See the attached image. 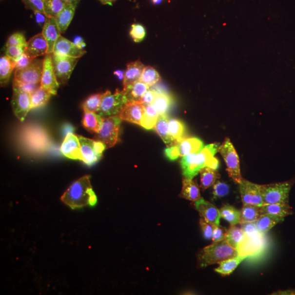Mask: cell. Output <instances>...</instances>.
<instances>
[{"mask_svg": "<svg viewBox=\"0 0 295 295\" xmlns=\"http://www.w3.org/2000/svg\"><path fill=\"white\" fill-rule=\"evenodd\" d=\"M219 146L216 143L208 144L201 151L183 157L180 164L185 178L193 179L203 168L208 167L216 170L219 160L215 157Z\"/></svg>", "mask_w": 295, "mask_h": 295, "instance_id": "cell-1", "label": "cell"}, {"mask_svg": "<svg viewBox=\"0 0 295 295\" xmlns=\"http://www.w3.org/2000/svg\"><path fill=\"white\" fill-rule=\"evenodd\" d=\"M90 178V177L87 175L75 181L63 193L61 200L72 209L96 205L98 198Z\"/></svg>", "mask_w": 295, "mask_h": 295, "instance_id": "cell-2", "label": "cell"}, {"mask_svg": "<svg viewBox=\"0 0 295 295\" xmlns=\"http://www.w3.org/2000/svg\"><path fill=\"white\" fill-rule=\"evenodd\" d=\"M238 256L237 251L224 239L213 242L199 251L197 254V265L201 268L206 267Z\"/></svg>", "mask_w": 295, "mask_h": 295, "instance_id": "cell-3", "label": "cell"}, {"mask_svg": "<svg viewBox=\"0 0 295 295\" xmlns=\"http://www.w3.org/2000/svg\"><path fill=\"white\" fill-rule=\"evenodd\" d=\"M293 180L283 182L260 185V190L264 205L289 202L290 190Z\"/></svg>", "mask_w": 295, "mask_h": 295, "instance_id": "cell-4", "label": "cell"}, {"mask_svg": "<svg viewBox=\"0 0 295 295\" xmlns=\"http://www.w3.org/2000/svg\"><path fill=\"white\" fill-rule=\"evenodd\" d=\"M128 102L123 90L117 89L114 94L107 91L104 93L100 107L97 113L103 118L118 116Z\"/></svg>", "mask_w": 295, "mask_h": 295, "instance_id": "cell-5", "label": "cell"}, {"mask_svg": "<svg viewBox=\"0 0 295 295\" xmlns=\"http://www.w3.org/2000/svg\"><path fill=\"white\" fill-rule=\"evenodd\" d=\"M217 151L224 158L229 176L235 183L239 184L243 178L240 174L239 157L229 138H225Z\"/></svg>", "mask_w": 295, "mask_h": 295, "instance_id": "cell-6", "label": "cell"}, {"mask_svg": "<svg viewBox=\"0 0 295 295\" xmlns=\"http://www.w3.org/2000/svg\"><path fill=\"white\" fill-rule=\"evenodd\" d=\"M121 119L119 116L104 118L102 128L95 136V140L103 143L106 148L115 146L119 139Z\"/></svg>", "mask_w": 295, "mask_h": 295, "instance_id": "cell-7", "label": "cell"}, {"mask_svg": "<svg viewBox=\"0 0 295 295\" xmlns=\"http://www.w3.org/2000/svg\"><path fill=\"white\" fill-rule=\"evenodd\" d=\"M78 136L80 146L81 159L86 165L92 166L98 162L106 148L105 145L96 140Z\"/></svg>", "mask_w": 295, "mask_h": 295, "instance_id": "cell-8", "label": "cell"}, {"mask_svg": "<svg viewBox=\"0 0 295 295\" xmlns=\"http://www.w3.org/2000/svg\"><path fill=\"white\" fill-rule=\"evenodd\" d=\"M52 65L58 83L66 84L69 81L80 58L56 55L51 54Z\"/></svg>", "mask_w": 295, "mask_h": 295, "instance_id": "cell-9", "label": "cell"}, {"mask_svg": "<svg viewBox=\"0 0 295 295\" xmlns=\"http://www.w3.org/2000/svg\"><path fill=\"white\" fill-rule=\"evenodd\" d=\"M22 138L26 146L35 151H44L49 145L47 134L38 127H28L22 132Z\"/></svg>", "mask_w": 295, "mask_h": 295, "instance_id": "cell-10", "label": "cell"}, {"mask_svg": "<svg viewBox=\"0 0 295 295\" xmlns=\"http://www.w3.org/2000/svg\"><path fill=\"white\" fill-rule=\"evenodd\" d=\"M43 65V60L36 58L24 69L16 70L14 79L25 83H40Z\"/></svg>", "mask_w": 295, "mask_h": 295, "instance_id": "cell-11", "label": "cell"}, {"mask_svg": "<svg viewBox=\"0 0 295 295\" xmlns=\"http://www.w3.org/2000/svg\"><path fill=\"white\" fill-rule=\"evenodd\" d=\"M267 246L265 235L259 237H250L246 235V238L238 246V256L249 257L257 256L264 251Z\"/></svg>", "mask_w": 295, "mask_h": 295, "instance_id": "cell-12", "label": "cell"}, {"mask_svg": "<svg viewBox=\"0 0 295 295\" xmlns=\"http://www.w3.org/2000/svg\"><path fill=\"white\" fill-rule=\"evenodd\" d=\"M239 184L240 196L243 205L257 206L264 205L260 190V185L243 179Z\"/></svg>", "mask_w": 295, "mask_h": 295, "instance_id": "cell-13", "label": "cell"}, {"mask_svg": "<svg viewBox=\"0 0 295 295\" xmlns=\"http://www.w3.org/2000/svg\"><path fill=\"white\" fill-rule=\"evenodd\" d=\"M11 104L15 116L21 121H24L31 110V94L13 89Z\"/></svg>", "mask_w": 295, "mask_h": 295, "instance_id": "cell-14", "label": "cell"}, {"mask_svg": "<svg viewBox=\"0 0 295 295\" xmlns=\"http://www.w3.org/2000/svg\"><path fill=\"white\" fill-rule=\"evenodd\" d=\"M40 86L47 90L52 95L57 94L60 84H59L54 73L51 54H47L43 59V71L40 80Z\"/></svg>", "mask_w": 295, "mask_h": 295, "instance_id": "cell-15", "label": "cell"}, {"mask_svg": "<svg viewBox=\"0 0 295 295\" xmlns=\"http://www.w3.org/2000/svg\"><path fill=\"white\" fill-rule=\"evenodd\" d=\"M145 112V106L140 101L127 103L122 109L119 116L122 120L140 125Z\"/></svg>", "mask_w": 295, "mask_h": 295, "instance_id": "cell-16", "label": "cell"}, {"mask_svg": "<svg viewBox=\"0 0 295 295\" xmlns=\"http://www.w3.org/2000/svg\"><path fill=\"white\" fill-rule=\"evenodd\" d=\"M194 206L203 219L212 225H219L220 210L213 204L201 198L195 201Z\"/></svg>", "mask_w": 295, "mask_h": 295, "instance_id": "cell-17", "label": "cell"}, {"mask_svg": "<svg viewBox=\"0 0 295 295\" xmlns=\"http://www.w3.org/2000/svg\"><path fill=\"white\" fill-rule=\"evenodd\" d=\"M86 51L79 48L74 43L60 36L54 45L53 53L56 55L80 58Z\"/></svg>", "mask_w": 295, "mask_h": 295, "instance_id": "cell-18", "label": "cell"}, {"mask_svg": "<svg viewBox=\"0 0 295 295\" xmlns=\"http://www.w3.org/2000/svg\"><path fill=\"white\" fill-rule=\"evenodd\" d=\"M60 151L66 157L81 161L80 146L78 136L72 133L67 134L61 144Z\"/></svg>", "mask_w": 295, "mask_h": 295, "instance_id": "cell-19", "label": "cell"}, {"mask_svg": "<svg viewBox=\"0 0 295 295\" xmlns=\"http://www.w3.org/2000/svg\"><path fill=\"white\" fill-rule=\"evenodd\" d=\"M48 45L42 33L34 36L27 42L25 52L31 57L36 59L39 57L46 56Z\"/></svg>", "mask_w": 295, "mask_h": 295, "instance_id": "cell-20", "label": "cell"}, {"mask_svg": "<svg viewBox=\"0 0 295 295\" xmlns=\"http://www.w3.org/2000/svg\"><path fill=\"white\" fill-rule=\"evenodd\" d=\"M42 34L48 43L47 54H51L53 52L54 45L61 34L55 18L47 17L43 25Z\"/></svg>", "mask_w": 295, "mask_h": 295, "instance_id": "cell-21", "label": "cell"}, {"mask_svg": "<svg viewBox=\"0 0 295 295\" xmlns=\"http://www.w3.org/2000/svg\"><path fill=\"white\" fill-rule=\"evenodd\" d=\"M175 145L178 150L179 157H184L189 154L198 153L204 148L202 140L197 138H184Z\"/></svg>", "mask_w": 295, "mask_h": 295, "instance_id": "cell-22", "label": "cell"}, {"mask_svg": "<svg viewBox=\"0 0 295 295\" xmlns=\"http://www.w3.org/2000/svg\"><path fill=\"white\" fill-rule=\"evenodd\" d=\"M145 66L139 60L129 63L123 80L124 88L139 80Z\"/></svg>", "mask_w": 295, "mask_h": 295, "instance_id": "cell-23", "label": "cell"}, {"mask_svg": "<svg viewBox=\"0 0 295 295\" xmlns=\"http://www.w3.org/2000/svg\"><path fill=\"white\" fill-rule=\"evenodd\" d=\"M261 215H272L281 217L292 215L293 211L289 202L284 203L267 204L260 207Z\"/></svg>", "mask_w": 295, "mask_h": 295, "instance_id": "cell-24", "label": "cell"}, {"mask_svg": "<svg viewBox=\"0 0 295 295\" xmlns=\"http://www.w3.org/2000/svg\"><path fill=\"white\" fill-rule=\"evenodd\" d=\"M103 119L97 113L84 111L81 124L89 132L97 134L102 128Z\"/></svg>", "mask_w": 295, "mask_h": 295, "instance_id": "cell-25", "label": "cell"}, {"mask_svg": "<svg viewBox=\"0 0 295 295\" xmlns=\"http://www.w3.org/2000/svg\"><path fill=\"white\" fill-rule=\"evenodd\" d=\"M149 89V86L138 80L124 87V92L129 102L140 101L145 93Z\"/></svg>", "mask_w": 295, "mask_h": 295, "instance_id": "cell-26", "label": "cell"}, {"mask_svg": "<svg viewBox=\"0 0 295 295\" xmlns=\"http://www.w3.org/2000/svg\"><path fill=\"white\" fill-rule=\"evenodd\" d=\"M179 197L192 201H196L201 198L200 191L197 181L193 179L184 178Z\"/></svg>", "mask_w": 295, "mask_h": 295, "instance_id": "cell-27", "label": "cell"}, {"mask_svg": "<svg viewBox=\"0 0 295 295\" xmlns=\"http://www.w3.org/2000/svg\"><path fill=\"white\" fill-rule=\"evenodd\" d=\"M169 120V118L167 115H159L154 129L163 141L171 146H173L174 143L170 134Z\"/></svg>", "mask_w": 295, "mask_h": 295, "instance_id": "cell-28", "label": "cell"}, {"mask_svg": "<svg viewBox=\"0 0 295 295\" xmlns=\"http://www.w3.org/2000/svg\"><path fill=\"white\" fill-rule=\"evenodd\" d=\"M76 7L66 4L63 10L55 18L61 34L65 33L75 15Z\"/></svg>", "mask_w": 295, "mask_h": 295, "instance_id": "cell-29", "label": "cell"}, {"mask_svg": "<svg viewBox=\"0 0 295 295\" xmlns=\"http://www.w3.org/2000/svg\"><path fill=\"white\" fill-rule=\"evenodd\" d=\"M16 68V61L6 56L0 59V83L5 87L10 80L12 72Z\"/></svg>", "mask_w": 295, "mask_h": 295, "instance_id": "cell-30", "label": "cell"}, {"mask_svg": "<svg viewBox=\"0 0 295 295\" xmlns=\"http://www.w3.org/2000/svg\"><path fill=\"white\" fill-rule=\"evenodd\" d=\"M283 217L272 215H262L255 221L257 229L262 234L266 233L274 227L283 220Z\"/></svg>", "mask_w": 295, "mask_h": 295, "instance_id": "cell-31", "label": "cell"}, {"mask_svg": "<svg viewBox=\"0 0 295 295\" xmlns=\"http://www.w3.org/2000/svg\"><path fill=\"white\" fill-rule=\"evenodd\" d=\"M169 131L174 144L180 142L185 138L187 129L183 122L175 118H171L169 120Z\"/></svg>", "mask_w": 295, "mask_h": 295, "instance_id": "cell-32", "label": "cell"}, {"mask_svg": "<svg viewBox=\"0 0 295 295\" xmlns=\"http://www.w3.org/2000/svg\"><path fill=\"white\" fill-rule=\"evenodd\" d=\"M246 258V256H238L222 261L219 263V267L215 269V271L224 276L229 275Z\"/></svg>", "mask_w": 295, "mask_h": 295, "instance_id": "cell-33", "label": "cell"}, {"mask_svg": "<svg viewBox=\"0 0 295 295\" xmlns=\"http://www.w3.org/2000/svg\"><path fill=\"white\" fill-rule=\"evenodd\" d=\"M52 94L41 86L31 94V110L42 107L47 104Z\"/></svg>", "mask_w": 295, "mask_h": 295, "instance_id": "cell-34", "label": "cell"}, {"mask_svg": "<svg viewBox=\"0 0 295 295\" xmlns=\"http://www.w3.org/2000/svg\"><path fill=\"white\" fill-rule=\"evenodd\" d=\"M245 238L246 234L242 229L239 228L236 225L231 226L230 228L227 231L225 239L230 246L236 251Z\"/></svg>", "mask_w": 295, "mask_h": 295, "instance_id": "cell-35", "label": "cell"}, {"mask_svg": "<svg viewBox=\"0 0 295 295\" xmlns=\"http://www.w3.org/2000/svg\"><path fill=\"white\" fill-rule=\"evenodd\" d=\"M159 113L154 104L145 106V112L140 123V126L147 130L154 129Z\"/></svg>", "mask_w": 295, "mask_h": 295, "instance_id": "cell-36", "label": "cell"}, {"mask_svg": "<svg viewBox=\"0 0 295 295\" xmlns=\"http://www.w3.org/2000/svg\"><path fill=\"white\" fill-rule=\"evenodd\" d=\"M173 103V98L164 92H158L153 104L159 115H166Z\"/></svg>", "mask_w": 295, "mask_h": 295, "instance_id": "cell-37", "label": "cell"}, {"mask_svg": "<svg viewBox=\"0 0 295 295\" xmlns=\"http://www.w3.org/2000/svg\"><path fill=\"white\" fill-rule=\"evenodd\" d=\"M201 188L202 191H205L207 188L215 184L216 179L220 178V175L216 170L210 167H205L200 172Z\"/></svg>", "mask_w": 295, "mask_h": 295, "instance_id": "cell-38", "label": "cell"}, {"mask_svg": "<svg viewBox=\"0 0 295 295\" xmlns=\"http://www.w3.org/2000/svg\"><path fill=\"white\" fill-rule=\"evenodd\" d=\"M260 207L245 205L240 211V223L255 222L261 216Z\"/></svg>", "mask_w": 295, "mask_h": 295, "instance_id": "cell-39", "label": "cell"}, {"mask_svg": "<svg viewBox=\"0 0 295 295\" xmlns=\"http://www.w3.org/2000/svg\"><path fill=\"white\" fill-rule=\"evenodd\" d=\"M66 5L64 0H44V14L48 17L56 18Z\"/></svg>", "mask_w": 295, "mask_h": 295, "instance_id": "cell-40", "label": "cell"}, {"mask_svg": "<svg viewBox=\"0 0 295 295\" xmlns=\"http://www.w3.org/2000/svg\"><path fill=\"white\" fill-rule=\"evenodd\" d=\"M221 217L228 221L231 226H234L240 223V211L232 206L225 205L220 208Z\"/></svg>", "mask_w": 295, "mask_h": 295, "instance_id": "cell-41", "label": "cell"}, {"mask_svg": "<svg viewBox=\"0 0 295 295\" xmlns=\"http://www.w3.org/2000/svg\"><path fill=\"white\" fill-rule=\"evenodd\" d=\"M160 79V76L157 71L152 67L147 66L145 67L139 80L150 87L156 84Z\"/></svg>", "mask_w": 295, "mask_h": 295, "instance_id": "cell-42", "label": "cell"}, {"mask_svg": "<svg viewBox=\"0 0 295 295\" xmlns=\"http://www.w3.org/2000/svg\"><path fill=\"white\" fill-rule=\"evenodd\" d=\"M104 93L97 94L89 97L82 104L84 111L97 113L100 107Z\"/></svg>", "mask_w": 295, "mask_h": 295, "instance_id": "cell-43", "label": "cell"}, {"mask_svg": "<svg viewBox=\"0 0 295 295\" xmlns=\"http://www.w3.org/2000/svg\"><path fill=\"white\" fill-rule=\"evenodd\" d=\"M40 87V83L28 84L21 82L15 79L13 80V89H18L30 94H33Z\"/></svg>", "mask_w": 295, "mask_h": 295, "instance_id": "cell-44", "label": "cell"}, {"mask_svg": "<svg viewBox=\"0 0 295 295\" xmlns=\"http://www.w3.org/2000/svg\"><path fill=\"white\" fill-rule=\"evenodd\" d=\"M146 30L142 25L134 24L131 26L130 35L135 42H141L146 36Z\"/></svg>", "mask_w": 295, "mask_h": 295, "instance_id": "cell-45", "label": "cell"}, {"mask_svg": "<svg viewBox=\"0 0 295 295\" xmlns=\"http://www.w3.org/2000/svg\"><path fill=\"white\" fill-rule=\"evenodd\" d=\"M229 187L228 184L220 181H217L213 187V198L216 199L224 197L229 193Z\"/></svg>", "mask_w": 295, "mask_h": 295, "instance_id": "cell-46", "label": "cell"}, {"mask_svg": "<svg viewBox=\"0 0 295 295\" xmlns=\"http://www.w3.org/2000/svg\"><path fill=\"white\" fill-rule=\"evenodd\" d=\"M240 224H241V228L248 237H256L264 235L260 233L259 231L258 230L255 222H243Z\"/></svg>", "mask_w": 295, "mask_h": 295, "instance_id": "cell-47", "label": "cell"}, {"mask_svg": "<svg viewBox=\"0 0 295 295\" xmlns=\"http://www.w3.org/2000/svg\"><path fill=\"white\" fill-rule=\"evenodd\" d=\"M26 45L7 47L5 51L6 56L16 62L25 52Z\"/></svg>", "mask_w": 295, "mask_h": 295, "instance_id": "cell-48", "label": "cell"}, {"mask_svg": "<svg viewBox=\"0 0 295 295\" xmlns=\"http://www.w3.org/2000/svg\"><path fill=\"white\" fill-rule=\"evenodd\" d=\"M27 41L23 34L17 33L12 35L7 40L6 47L9 46H23L26 45Z\"/></svg>", "mask_w": 295, "mask_h": 295, "instance_id": "cell-49", "label": "cell"}, {"mask_svg": "<svg viewBox=\"0 0 295 295\" xmlns=\"http://www.w3.org/2000/svg\"><path fill=\"white\" fill-rule=\"evenodd\" d=\"M24 3L25 7L29 9L34 12H39L43 13V2L44 0H21Z\"/></svg>", "mask_w": 295, "mask_h": 295, "instance_id": "cell-50", "label": "cell"}, {"mask_svg": "<svg viewBox=\"0 0 295 295\" xmlns=\"http://www.w3.org/2000/svg\"><path fill=\"white\" fill-rule=\"evenodd\" d=\"M213 242H217L225 239L227 231L220 225H213Z\"/></svg>", "mask_w": 295, "mask_h": 295, "instance_id": "cell-51", "label": "cell"}, {"mask_svg": "<svg viewBox=\"0 0 295 295\" xmlns=\"http://www.w3.org/2000/svg\"><path fill=\"white\" fill-rule=\"evenodd\" d=\"M35 59L31 57L28 54L24 52L23 54L16 62L15 70L23 69L29 66Z\"/></svg>", "mask_w": 295, "mask_h": 295, "instance_id": "cell-52", "label": "cell"}, {"mask_svg": "<svg viewBox=\"0 0 295 295\" xmlns=\"http://www.w3.org/2000/svg\"><path fill=\"white\" fill-rule=\"evenodd\" d=\"M199 224H200L204 237L207 239L212 238L213 225L203 219L202 217L199 220Z\"/></svg>", "mask_w": 295, "mask_h": 295, "instance_id": "cell-53", "label": "cell"}, {"mask_svg": "<svg viewBox=\"0 0 295 295\" xmlns=\"http://www.w3.org/2000/svg\"><path fill=\"white\" fill-rule=\"evenodd\" d=\"M157 92L156 90L148 89L145 93L140 100L144 106L149 105L153 104L157 97Z\"/></svg>", "mask_w": 295, "mask_h": 295, "instance_id": "cell-54", "label": "cell"}, {"mask_svg": "<svg viewBox=\"0 0 295 295\" xmlns=\"http://www.w3.org/2000/svg\"><path fill=\"white\" fill-rule=\"evenodd\" d=\"M165 154L166 157L171 161L176 160L179 157L178 150L175 145L166 149Z\"/></svg>", "mask_w": 295, "mask_h": 295, "instance_id": "cell-55", "label": "cell"}, {"mask_svg": "<svg viewBox=\"0 0 295 295\" xmlns=\"http://www.w3.org/2000/svg\"><path fill=\"white\" fill-rule=\"evenodd\" d=\"M34 13L36 16V20H37V21L39 22V23H42V22L44 23L45 20H46L47 18V16H45L44 13L39 12H35Z\"/></svg>", "mask_w": 295, "mask_h": 295, "instance_id": "cell-56", "label": "cell"}, {"mask_svg": "<svg viewBox=\"0 0 295 295\" xmlns=\"http://www.w3.org/2000/svg\"><path fill=\"white\" fill-rule=\"evenodd\" d=\"M74 43L79 48L84 49L83 48L85 47L86 44L84 41V40L81 37H76L74 39Z\"/></svg>", "mask_w": 295, "mask_h": 295, "instance_id": "cell-57", "label": "cell"}, {"mask_svg": "<svg viewBox=\"0 0 295 295\" xmlns=\"http://www.w3.org/2000/svg\"><path fill=\"white\" fill-rule=\"evenodd\" d=\"M273 295H295V290H285V291H279L278 292L273 294Z\"/></svg>", "mask_w": 295, "mask_h": 295, "instance_id": "cell-58", "label": "cell"}, {"mask_svg": "<svg viewBox=\"0 0 295 295\" xmlns=\"http://www.w3.org/2000/svg\"><path fill=\"white\" fill-rule=\"evenodd\" d=\"M80 0H64L66 4H70L75 7H77V4L79 2Z\"/></svg>", "mask_w": 295, "mask_h": 295, "instance_id": "cell-59", "label": "cell"}, {"mask_svg": "<svg viewBox=\"0 0 295 295\" xmlns=\"http://www.w3.org/2000/svg\"><path fill=\"white\" fill-rule=\"evenodd\" d=\"M114 74L116 76H117L118 78L120 80H124L125 73L124 74L123 72L119 70H117L114 72Z\"/></svg>", "mask_w": 295, "mask_h": 295, "instance_id": "cell-60", "label": "cell"}, {"mask_svg": "<svg viewBox=\"0 0 295 295\" xmlns=\"http://www.w3.org/2000/svg\"><path fill=\"white\" fill-rule=\"evenodd\" d=\"M98 1L103 4H109V5L112 6L117 0H98Z\"/></svg>", "mask_w": 295, "mask_h": 295, "instance_id": "cell-61", "label": "cell"}, {"mask_svg": "<svg viewBox=\"0 0 295 295\" xmlns=\"http://www.w3.org/2000/svg\"><path fill=\"white\" fill-rule=\"evenodd\" d=\"M161 1L162 0H153V2L156 4L160 3Z\"/></svg>", "mask_w": 295, "mask_h": 295, "instance_id": "cell-62", "label": "cell"}]
</instances>
